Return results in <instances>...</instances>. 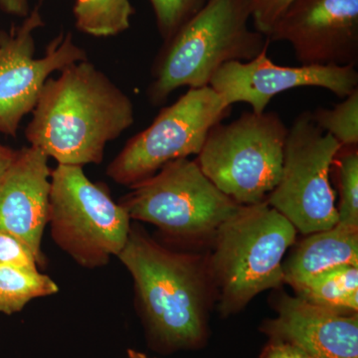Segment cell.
Listing matches in <instances>:
<instances>
[{"label": "cell", "mask_w": 358, "mask_h": 358, "mask_svg": "<svg viewBox=\"0 0 358 358\" xmlns=\"http://www.w3.org/2000/svg\"><path fill=\"white\" fill-rule=\"evenodd\" d=\"M16 155H17V150H14L13 148L6 147L0 143V179L6 173L9 166L13 164Z\"/></svg>", "instance_id": "obj_26"}, {"label": "cell", "mask_w": 358, "mask_h": 358, "mask_svg": "<svg viewBox=\"0 0 358 358\" xmlns=\"http://www.w3.org/2000/svg\"><path fill=\"white\" fill-rule=\"evenodd\" d=\"M58 285L49 275L0 264V313H20L35 299L53 296Z\"/></svg>", "instance_id": "obj_18"}, {"label": "cell", "mask_w": 358, "mask_h": 358, "mask_svg": "<svg viewBox=\"0 0 358 358\" xmlns=\"http://www.w3.org/2000/svg\"><path fill=\"white\" fill-rule=\"evenodd\" d=\"M134 122L131 99L84 60L45 82L25 138L58 164L83 167L101 164L108 143Z\"/></svg>", "instance_id": "obj_1"}, {"label": "cell", "mask_w": 358, "mask_h": 358, "mask_svg": "<svg viewBox=\"0 0 358 358\" xmlns=\"http://www.w3.org/2000/svg\"><path fill=\"white\" fill-rule=\"evenodd\" d=\"M207 1L208 0H150L157 29L164 41L171 39Z\"/></svg>", "instance_id": "obj_21"}, {"label": "cell", "mask_w": 358, "mask_h": 358, "mask_svg": "<svg viewBox=\"0 0 358 358\" xmlns=\"http://www.w3.org/2000/svg\"><path fill=\"white\" fill-rule=\"evenodd\" d=\"M0 264L25 272H39L38 261L30 247L6 231H0Z\"/></svg>", "instance_id": "obj_22"}, {"label": "cell", "mask_w": 358, "mask_h": 358, "mask_svg": "<svg viewBox=\"0 0 358 358\" xmlns=\"http://www.w3.org/2000/svg\"><path fill=\"white\" fill-rule=\"evenodd\" d=\"M296 296L334 312L357 313L358 267L331 268L294 287Z\"/></svg>", "instance_id": "obj_16"}, {"label": "cell", "mask_w": 358, "mask_h": 358, "mask_svg": "<svg viewBox=\"0 0 358 358\" xmlns=\"http://www.w3.org/2000/svg\"><path fill=\"white\" fill-rule=\"evenodd\" d=\"M278 317L264 331L272 341L298 346L312 358H358L357 315L334 312L284 294Z\"/></svg>", "instance_id": "obj_14"}, {"label": "cell", "mask_w": 358, "mask_h": 358, "mask_svg": "<svg viewBox=\"0 0 358 358\" xmlns=\"http://www.w3.org/2000/svg\"><path fill=\"white\" fill-rule=\"evenodd\" d=\"M250 20L251 0H208L160 48L147 90L150 102L162 105L182 87L209 86L226 63L257 57L271 41L250 28Z\"/></svg>", "instance_id": "obj_3"}, {"label": "cell", "mask_w": 358, "mask_h": 358, "mask_svg": "<svg viewBox=\"0 0 358 358\" xmlns=\"http://www.w3.org/2000/svg\"><path fill=\"white\" fill-rule=\"evenodd\" d=\"M341 266L358 267V231L336 225L313 233L282 263L284 282L292 287Z\"/></svg>", "instance_id": "obj_15"}, {"label": "cell", "mask_w": 358, "mask_h": 358, "mask_svg": "<svg viewBox=\"0 0 358 358\" xmlns=\"http://www.w3.org/2000/svg\"><path fill=\"white\" fill-rule=\"evenodd\" d=\"M117 257L133 277L138 308L157 345L173 350L203 341L206 278L195 257L166 248L136 224Z\"/></svg>", "instance_id": "obj_2"}, {"label": "cell", "mask_w": 358, "mask_h": 358, "mask_svg": "<svg viewBox=\"0 0 358 358\" xmlns=\"http://www.w3.org/2000/svg\"><path fill=\"white\" fill-rule=\"evenodd\" d=\"M343 145L301 113L289 128L279 182L267 202L303 234L333 228L338 223L331 169Z\"/></svg>", "instance_id": "obj_8"}, {"label": "cell", "mask_w": 358, "mask_h": 358, "mask_svg": "<svg viewBox=\"0 0 358 358\" xmlns=\"http://www.w3.org/2000/svg\"><path fill=\"white\" fill-rule=\"evenodd\" d=\"M288 131L277 113H244L211 129L197 164L238 204L260 203L279 182Z\"/></svg>", "instance_id": "obj_5"}, {"label": "cell", "mask_w": 358, "mask_h": 358, "mask_svg": "<svg viewBox=\"0 0 358 358\" xmlns=\"http://www.w3.org/2000/svg\"><path fill=\"white\" fill-rule=\"evenodd\" d=\"M268 38L293 47L301 65L358 63V0H294Z\"/></svg>", "instance_id": "obj_11"}, {"label": "cell", "mask_w": 358, "mask_h": 358, "mask_svg": "<svg viewBox=\"0 0 358 358\" xmlns=\"http://www.w3.org/2000/svg\"><path fill=\"white\" fill-rule=\"evenodd\" d=\"M131 219L83 167L58 164L51 173L49 218L59 248L82 267L96 268L117 256L128 240Z\"/></svg>", "instance_id": "obj_6"}, {"label": "cell", "mask_w": 358, "mask_h": 358, "mask_svg": "<svg viewBox=\"0 0 358 358\" xmlns=\"http://www.w3.org/2000/svg\"><path fill=\"white\" fill-rule=\"evenodd\" d=\"M294 0H251V20L257 31L268 36L275 23Z\"/></svg>", "instance_id": "obj_23"}, {"label": "cell", "mask_w": 358, "mask_h": 358, "mask_svg": "<svg viewBox=\"0 0 358 358\" xmlns=\"http://www.w3.org/2000/svg\"><path fill=\"white\" fill-rule=\"evenodd\" d=\"M264 49L250 61H232L219 68L209 86L229 106L248 103L261 114L274 96L288 90L317 87L345 99L358 89V72L353 66H279Z\"/></svg>", "instance_id": "obj_12"}, {"label": "cell", "mask_w": 358, "mask_h": 358, "mask_svg": "<svg viewBox=\"0 0 358 358\" xmlns=\"http://www.w3.org/2000/svg\"><path fill=\"white\" fill-rule=\"evenodd\" d=\"M231 108L210 86L188 90L127 143L108 166L107 176L117 185L131 186L173 160L199 155L209 131Z\"/></svg>", "instance_id": "obj_9"}, {"label": "cell", "mask_w": 358, "mask_h": 358, "mask_svg": "<svg viewBox=\"0 0 358 358\" xmlns=\"http://www.w3.org/2000/svg\"><path fill=\"white\" fill-rule=\"evenodd\" d=\"M129 358H148L147 355H143V353L134 352V350H129L128 352Z\"/></svg>", "instance_id": "obj_27"}, {"label": "cell", "mask_w": 358, "mask_h": 358, "mask_svg": "<svg viewBox=\"0 0 358 358\" xmlns=\"http://www.w3.org/2000/svg\"><path fill=\"white\" fill-rule=\"evenodd\" d=\"M0 10L8 15L25 18L30 13L29 0H0Z\"/></svg>", "instance_id": "obj_25"}, {"label": "cell", "mask_w": 358, "mask_h": 358, "mask_svg": "<svg viewBox=\"0 0 358 358\" xmlns=\"http://www.w3.org/2000/svg\"><path fill=\"white\" fill-rule=\"evenodd\" d=\"M320 129L331 134L343 148L358 145V89L331 109L319 108L310 112Z\"/></svg>", "instance_id": "obj_19"}, {"label": "cell", "mask_w": 358, "mask_h": 358, "mask_svg": "<svg viewBox=\"0 0 358 358\" xmlns=\"http://www.w3.org/2000/svg\"><path fill=\"white\" fill-rule=\"evenodd\" d=\"M40 3L10 31L0 30V133L15 138L21 121L36 107L52 73L88 60L71 33L61 32L35 58L34 32L44 26Z\"/></svg>", "instance_id": "obj_10"}, {"label": "cell", "mask_w": 358, "mask_h": 358, "mask_svg": "<svg viewBox=\"0 0 358 358\" xmlns=\"http://www.w3.org/2000/svg\"><path fill=\"white\" fill-rule=\"evenodd\" d=\"M73 13L80 31L110 37L129 29L134 9L129 0H76Z\"/></svg>", "instance_id": "obj_17"}, {"label": "cell", "mask_w": 358, "mask_h": 358, "mask_svg": "<svg viewBox=\"0 0 358 358\" xmlns=\"http://www.w3.org/2000/svg\"><path fill=\"white\" fill-rule=\"evenodd\" d=\"M261 358H312L298 346L284 341H272L263 350Z\"/></svg>", "instance_id": "obj_24"}, {"label": "cell", "mask_w": 358, "mask_h": 358, "mask_svg": "<svg viewBox=\"0 0 358 358\" xmlns=\"http://www.w3.org/2000/svg\"><path fill=\"white\" fill-rule=\"evenodd\" d=\"M341 155L338 164L341 201L338 208V225L358 231V152L348 148Z\"/></svg>", "instance_id": "obj_20"}, {"label": "cell", "mask_w": 358, "mask_h": 358, "mask_svg": "<svg viewBox=\"0 0 358 358\" xmlns=\"http://www.w3.org/2000/svg\"><path fill=\"white\" fill-rule=\"evenodd\" d=\"M129 188L119 202L129 218L178 238L215 233L241 206L211 182L196 160L188 157L169 162Z\"/></svg>", "instance_id": "obj_7"}, {"label": "cell", "mask_w": 358, "mask_h": 358, "mask_svg": "<svg viewBox=\"0 0 358 358\" xmlns=\"http://www.w3.org/2000/svg\"><path fill=\"white\" fill-rule=\"evenodd\" d=\"M48 159L38 148H21L0 179V231L24 241L39 266L45 264L42 239L49 218Z\"/></svg>", "instance_id": "obj_13"}, {"label": "cell", "mask_w": 358, "mask_h": 358, "mask_svg": "<svg viewBox=\"0 0 358 358\" xmlns=\"http://www.w3.org/2000/svg\"><path fill=\"white\" fill-rule=\"evenodd\" d=\"M296 228L267 200L241 205L216 230L209 274L220 291L224 315L244 308L257 294L284 282L282 258Z\"/></svg>", "instance_id": "obj_4"}]
</instances>
